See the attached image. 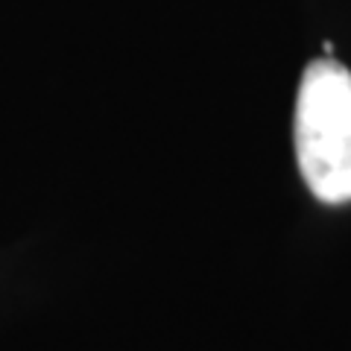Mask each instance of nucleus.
<instances>
[{
	"instance_id": "nucleus-1",
	"label": "nucleus",
	"mask_w": 351,
	"mask_h": 351,
	"mask_svg": "<svg viewBox=\"0 0 351 351\" xmlns=\"http://www.w3.org/2000/svg\"><path fill=\"white\" fill-rule=\"evenodd\" d=\"M295 158L319 202H351V73L337 59L304 68L295 97Z\"/></svg>"
}]
</instances>
